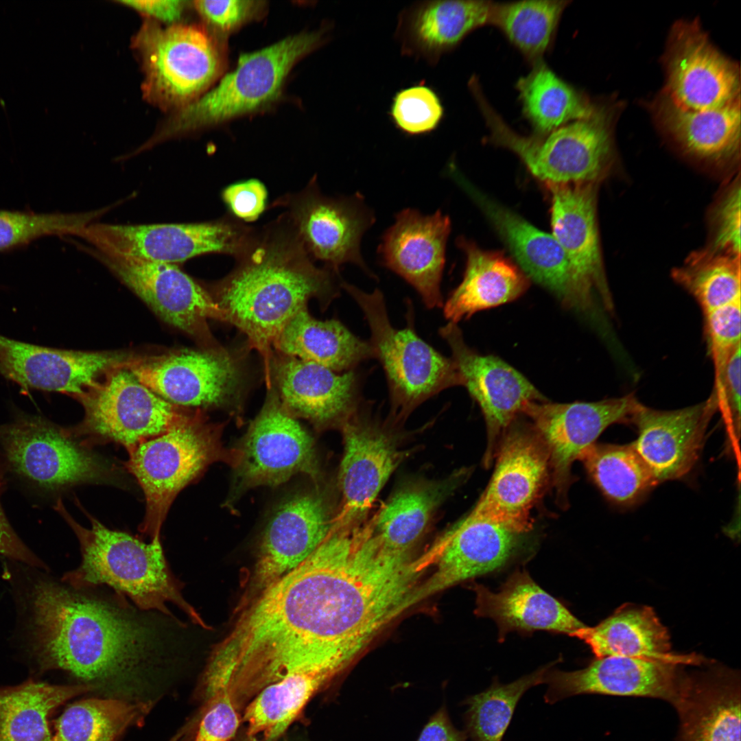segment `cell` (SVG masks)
Instances as JSON below:
<instances>
[{
    "mask_svg": "<svg viewBox=\"0 0 741 741\" xmlns=\"http://www.w3.org/2000/svg\"><path fill=\"white\" fill-rule=\"evenodd\" d=\"M194 741H230L240 722L239 709L228 692L215 695L207 704Z\"/></svg>",
    "mask_w": 741,
    "mask_h": 741,
    "instance_id": "obj_49",
    "label": "cell"
},
{
    "mask_svg": "<svg viewBox=\"0 0 741 741\" xmlns=\"http://www.w3.org/2000/svg\"><path fill=\"white\" fill-rule=\"evenodd\" d=\"M342 287L362 309L370 331V344L384 370L393 403L412 408L424 400L463 381L457 366L419 338L412 319L402 329L388 316L384 297L376 289L367 293L341 281Z\"/></svg>",
    "mask_w": 741,
    "mask_h": 741,
    "instance_id": "obj_8",
    "label": "cell"
},
{
    "mask_svg": "<svg viewBox=\"0 0 741 741\" xmlns=\"http://www.w3.org/2000/svg\"><path fill=\"white\" fill-rule=\"evenodd\" d=\"M457 244L464 252L466 267L443 307L449 322L456 324L477 311L512 302L528 289L529 279L503 254L483 250L462 237Z\"/></svg>",
    "mask_w": 741,
    "mask_h": 741,
    "instance_id": "obj_35",
    "label": "cell"
},
{
    "mask_svg": "<svg viewBox=\"0 0 741 741\" xmlns=\"http://www.w3.org/2000/svg\"><path fill=\"white\" fill-rule=\"evenodd\" d=\"M128 364L111 370L75 398L85 410L78 430L119 443L130 452L167 432L187 413L139 381Z\"/></svg>",
    "mask_w": 741,
    "mask_h": 741,
    "instance_id": "obj_15",
    "label": "cell"
},
{
    "mask_svg": "<svg viewBox=\"0 0 741 741\" xmlns=\"http://www.w3.org/2000/svg\"><path fill=\"white\" fill-rule=\"evenodd\" d=\"M5 462L0 457V497L5 485ZM0 554L31 565H41L10 524L0 501Z\"/></svg>",
    "mask_w": 741,
    "mask_h": 741,
    "instance_id": "obj_53",
    "label": "cell"
},
{
    "mask_svg": "<svg viewBox=\"0 0 741 741\" xmlns=\"http://www.w3.org/2000/svg\"><path fill=\"white\" fill-rule=\"evenodd\" d=\"M569 1L526 0L491 3L489 24L532 64L542 60L552 45Z\"/></svg>",
    "mask_w": 741,
    "mask_h": 741,
    "instance_id": "obj_41",
    "label": "cell"
},
{
    "mask_svg": "<svg viewBox=\"0 0 741 741\" xmlns=\"http://www.w3.org/2000/svg\"><path fill=\"white\" fill-rule=\"evenodd\" d=\"M322 40L321 32L299 33L241 56L233 71L207 93L179 109L145 146L148 149L270 104L281 94L294 65Z\"/></svg>",
    "mask_w": 741,
    "mask_h": 741,
    "instance_id": "obj_4",
    "label": "cell"
},
{
    "mask_svg": "<svg viewBox=\"0 0 741 741\" xmlns=\"http://www.w3.org/2000/svg\"><path fill=\"white\" fill-rule=\"evenodd\" d=\"M473 587L475 613L495 622L501 641L514 631L543 630L571 636L585 626L524 569L515 571L497 591L479 584Z\"/></svg>",
    "mask_w": 741,
    "mask_h": 741,
    "instance_id": "obj_32",
    "label": "cell"
},
{
    "mask_svg": "<svg viewBox=\"0 0 741 741\" xmlns=\"http://www.w3.org/2000/svg\"><path fill=\"white\" fill-rule=\"evenodd\" d=\"M137 357L119 351H82L27 343L0 335V373L20 386L73 397L111 370Z\"/></svg>",
    "mask_w": 741,
    "mask_h": 741,
    "instance_id": "obj_20",
    "label": "cell"
},
{
    "mask_svg": "<svg viewBox=\"0 0 741 741\" xmlns=\"http://www.w3.org/2000/svg\"><path fill=\"white\" fill-rule=\"evenodd\" d=\"M91 252L167 323L191 336L204 349L220 347L207 321H225L223 311L209 290L176 265Z\"/></svg>",
    "mask_w": 741,
    "mask_h": 741,
    "instance_id": "obj_16",
    "label": "cell"
},
{
    "mask_svg": "<svg viewBox=\"0 0 741 741\" xmlns=\"http://www.w3.org/2000/svg\"><path fill=\"white\" fill-rule=\"evenodd\" d=\"M221 198L228 213L243 222L257 220L267 209L268 191L258 179L250 178L226 186Z\"/></svg>",
    "mask_w": 741,
    "mask_h": 741,
    "instance_id": "obj_50",
    "label": "cell"
},
{
    "mask_svg": "<svg viewBox=\"0 0 741 741\" xmlns=\"http://www.w3.org/2000/svg\"><path fill=\"white\" fill-rule=\"evenodd\" d=\"M716 409L713 394L703 402L674 410L640 405L631 422L638 433L633 445L657 483L681 478L691 471Z\"/></svg>",
    "mask_w": 741,
    "mask_h": 741,
    "instance_id": "obj_26",
    "label": "cell"
},
{
    "mask_svg": "<svg viewBox=\"0 0 741 741\" xmlns=\"http://www.w3.org/2000/svg\"><path fill=\"white\" fill-rule=\"evenodd\" d=\"M552 200V235L565 252L589 296L613 310L601 255L597 223L596 183H546Z\"/></svg>",
    "mask_w": 741,
    "mask_h": 741,
    "instance_id": "obj_27",
    "label": "cell"
},
{
    "mask_svg": "<svg viewBox=\"0 0 741 741\" xmlns=\"http://www.w3.org/2000/svg\"><path fill=\"white\" fill-rule=\"evenodd\" d=\"M578 460L602 495L617 506L637 504L657 484L633 443H595Z\"/></svg>",
    "mask_w": 741,
    "mask_h": 741,
    "instance_id": "obj_40",
    "label": "cell"
},
{
    "mask_svg": "<svg viewBox=\"0 0 741 741\" xmlns=\"http://www.w3.org/2000/svg\"><path fill=\"white\" fill-rule=\"evenodd\" d=\"M740 675L714 668L692 672L673 706L679 716L674 741H740Z\"/></svg>",
    "mask_w": 741,
    "mask_h": 741,
    "instance_id": "obj_31",
    "label": "cell"
},
{
    "mask_svg": "<svg viewBox=\"0 0 741 741\" xmlns=\"http://www.w3.org/2000/svg\"><path fill=\"white\" fill-rule=\"evenodd\" d=\"M128 367L139 381L176 405L226 407L237 403L240 395L239 364L220 346L137 357Z\"/></svg>",
    "mask_w": 741,
    "mask_h": 741,
    "instance_id": "obj_17",
    "label": "cell"
},
{
    "mask_svg": "<svg viewBox=\"0 0 741 741\" xmlns=\"http://www.w3.org/2000/svg\"><path fill=\"white\" fill-rule=\"evenodd\" d=\"M470 395L480 405L487 430L484 464L489 467L502 435L521 414L526 405L546 398L513 366L493 355H482L464 341L457 324L449 322L439 329Z\"/></svg>",
    "mask_w": 741,
    "mask_h": 741,
    "instance_id": "obj_18",
    "label": "cell"
},
{
    "mask_svg": "<svg viewBox=\"0 0 741 741\" xmlns=\"http://www.w3.org/2000/svg\"><path fill=\"white\" fill-rule=\"evenodd\" d=\"M263 407L235 450L233 494L276 486L303 473L314 480L319 467L314 440L271 388Z\"/></svg>",
    "mask_w": 741,
    "mask_h": 741,
    "instance_id": "obj_11",
    "label": "cell"
},
{
    "mask_svg": "<svg viewBox=\"0 0 741 741\" xmlns=\"http://www.w3.org/2000/svg\"><path fill=\"white\" fill-rule=\"evenodd\" d=\"M741 346L730 357L725 367L720 390L715 396L717 408L722 413L733 443L740 438V353Z\"/></svg>",
    "mask_w": 741,
    "mask_h": 741,
    "instance_id": "obj_51",
    "label": "cell"
},
{
    "mask_svg": "<svg viewBox=\"0 0 741 741\" xmlns=\"http://www.w3.org/2000/svg\"><path fill=\"white\" fill-rule=\"evenodd\" d=\"M256 230L228 213L218 220L194 223L93 222L77 237L103 254L176 265L207 254L237 259L249 248Z\"/></svg>",
    "mask_w": 741,
    "mask_h": 741,
    "instance_id": "obj_7",
    "label": "cell"
},
{
    "mask_svg": "<svg viewBox=\"0 0 741 741\" xmlns=\"http://www.w3.org/2000/svg\"><path fill=\"white\" fill-rule=\"evenodd\" d=\"M239 741H259V740H257L255 736H248L247 735L246 737H244V738H242V740H240Z\"/></svg>",
    "mask_w": 741,
    "mask_h": 741,
    "instance_id": "obj_56",
    "label": "cell"
},
{
    "mask_svg": "<svg viewBox=\"0 0 741 741\" xmlns=\"http://www.w3.org/2000/svg\"><path fill=\"white\" fill-rule=\"evenodd\" d=\"M666 66V95L682 108L707 110L740 99L737 66L714 47L696 22L674 28Z\"/></svg>",
    "mask_w": 741,
    "mask_h": 741,
    "instance_id": "obj_21",
    "label": "cell"
},
{
    "mask_svg": "<svg viewBox=\"0 0 741 741\" xmlns=\"http://www.w3.org/2000/svg\"><path fill=\"white\" fill-rule=\"evenodd\" d=\"M271 207L285 209V215L312 260L323 261L337 272L341 265L351 263L375 277L361 255L360 243L375 218L361 194L326 196L314 176L301 191L279 198Z\"/></svg>",
    "mask_w": 741,
    "mask_h": 741,
    "instance_id": "obj_12",
    "label": "cell"
},
{
    "mask_svg": "<svg viewBox=\"0 0 741 741\" xmlns=\"http://www.w3.org/2000/svg\"><path fill=\"white\" fill-rule=\"evenodd\" d=\"M527 534L469 513L452 526L433 552L434 574L413 593L410 607L438 591L504 565Z\"/></svg>",
    "mask_w": 741,
    "mask_h": 741,
    "instance_id": "obj_23",
    "label": "cell"
},
{
    "mask_svg": "<svg viewBox=\"0 0 741 741\" xmlns=\"http://www.w3.org/2000/svg\"><path fill=\"white\" fill-rule=\"evenodd\" d=\"M182 736H183V733L180 732V733H178V734L176 735L175 736H174L169 741H180V739L182 737Z\"/></svg>",
    "mask_w": 741,
    "mask_h": 741,
    "instance_id": "obj_57",
    "label": "cell"
},
{
    "mask_svg": "<svg viewBox=\"0 0 741 741\" xmlns=\"http://www.w3.org/2000/svg\"><path fill=\"white\" fill-rule=\"evenodd\" d=\"M134 44L144 71V95L163 109H180L197 99L221 71L215 43L197 27L147 21Z\"/></svg>",
    "mask_w": 741,
    "mask_h": 741,
    "instance_id": "obj_9",
    "label": "cell"
},
{
    "mask_svg": "<svg viewBox=\"0 0 741 741\" xmlns=\"http://www.w3.org/2000/svg\"><path fill=\"white\" fill-rule=\"evenodd\" d=\"M642 403L628 395L593 402L528 403L521 412L544 441L550 458V482L556 501L567 508L575 460L595 443L609 426L631 423Z\"/></svg>",
    "mask_w": 741,
    "mask_h": 741,
    "instance_id": "obj_13",
    "label": "cell"
},
{
    "mask_svg": "<svg viewBox=\"0 0 741 741\" xmlns=\"http://www.w3.org/2000/svg\"><path fill=\"white\" fill-rule=\"evenodd\" d=\"M91 689L89 685L28 681L0 690V741H52L48 723L50 712Z\"/></svg>",
    "mask_w": 741,
    "mask_h": 741,
    "instance_id": "obj_39",
    "label": "cell"
},
{
    "mask_svg": "<svg viewBox=\"0 0 741 741\" xmlns=\"http://www.w3.org/2000/svg\"><path fill=\"white\" fill-rule=\"evenodd\" d=\"M673 279L697 301L703 314L741 301L740 256L692 252L672 272Z\"/></svg>",
    "mask_w": 741,
    "mask_h": 741,
    "instance_id": "obj_42",
    "label": "cell"
},
{
    "mask_svg": "<svg viewBox=\"0 0 741 741\" xmlns=\"http://www.w3.org/2000/svg\"><path fill=\"white\" fill-rule=\"evenodd\" d=\"M741 301L703 314V331L714 368V392L721 389L725 367L741 346Z\"/></svg>",
    "mask_w": 741,
    "mask_h": 741,
    "instance_id": "obj_47",
    "label": "cell"
},
{
    "mask_svg": "<svg viewBox=\"0 0 741 741\" xmlns=\"http://www.w3.org/2000/svg\"><path fill=\"white\" fill-rule=\"evenodd\" d=\"M388 114L397 128L414 136L435 130L444 118L445 108L434 89L421 82L398 91Z\"/></svg>",
    "mask_w": 741,
    "mask_h": 741,
    "instance_id": "obj_46",
    "label": "cell"
},
{
    "mask_svg": "<svg viewBox=\"0 0 741 741\" xmlns=\"http://www.w3.org/2000/svg\"><path fill=\"white\" fill-rule=\"evenodd\" d=\"M458 180L493 223L528 279L552 292L567 308L583 312L593 308L594 301L552 234L491 200L464 179Z\"/></svg>",
    "mask_w": 741,
    "mask_h": 741,
    "instance_id": "obj_22",
    "label": "cell"
},
{
    "mask_svg": "<svg viewBox=\"0 0 741 741\" xmlns=\"http://www.w3.org/2000/svg\"><path fill=\"white\" fill-rule=\"evenodd\" d=\"M270 370L282 405L295 418L320 427L338 421L353 408L359 390L353 370L340 374L279 353L272 356Z\"/></svg>",
    "mask_w": 741,
    "mask_h": 741,
    "instance_id": "obj_28",
    "label": "cell"
},
{
    "mask_svg": "<svg viewBox=\"0 0 741 741\" xmlns=\"http://www.w3.org/2000/svg\"><path fill=\"white\" fill-rule=\"evenodd\" d=\"M343 436L338 477L342 507L335 524L351 526L366 514L402 454L382 431L360 419L344 423Z\"/></svg>",
    "mask_w": 741,
    "mask_h": 741,
    "instance_id": "obj_29",
    "label": "cell"
},
{
    "mask_svg": "<svg viewBox=\"0 0 741 741\" xmlns=\"http://www.w3.org/2000/svg\"><path fill=\"white\" fill-rule=\"evenodd\" d=\"M0 443L12 469L47 491L109 478L104 461L75 440L66 429L40 416H22L1 425Z\"/></svg>",
    "mask_w": 741,
    "mask_h": 741,
    "instance_id": "obj_14",
    "label": "cell"
},
{
    "mask_svg": "<svg viewBox=\"0 0 741 741\" xmlns=\"http://www.w3.org/2000/svg\"><path fill=\"white\" fill-rule=\"evenodd\" d=\"M467 738L466 731L454 727L443 707L430 719L417 741H466Z\"/></svg>",
    "mask_w": 741,
    "mask_h": 741,
    "instance_id": "obj_55",
    "label": "cell"
},
{
    "mask_svg": "<svg viewBox=\"0 0 741 741\" xmlns=\"http://www.w3.org/2000/svg\"><path fill=\"white\" fill-rule=\"evenodd\" d=\"M237 265L209 291L225 321L244 333L261 355L272 387L273 343L289 320L311 298L326 307L338 294L336 272L318 268L283 213L261 229Z\"/></svg>",
    "mask_w": 741,
    "mask_h": 741,
    "instance_id": "obj_2",
    "label": "cell"
},
{
    "mask_svg": "<svg viewBox=\"0 0 741 741\" xmlns=\"http://www.w3.org/2000/svg\"><path fill=\"white\" fill-rule=\"evenodd\" d=\"M272 346L279 353L337 373L353 370L360 362L375 357L370 342L360 339L337 320L315 319L307 306L289 320Z\"/></svg>",
    "mask_w": 741,
    "mask_h": 741,
    "instance_id": "obj_36",
    "label": "cell"
},
{
    "mask_svg": "<svg viewBox=\"0 0 741 741\" xmlns=\"http://www.w3.org/2000/svg\"><path fill=\"white\" fill-rule=\"evenodd\" d=\"M495 457L491 479L469 514L528 534L531 510L550 480L547 447L519 415L502 435Z\"/></svg>",
    "mask_w": 741,
    "mask_h": 741,
    "instance_id": "obj_10",
    "label": "cell"
},
{
    "mask_svg": "<svg viewBox=\"0 0 741 741\" xmlns=\"http://www.w3.org/2000/svg\"><path fill=\"white\" fill-rule=\"evenodd\" d=\"M596 658L617 656L661 659L685 665H699L697 655H681L671 651L670 636L653 609L648 606L624 604L598 625L585 626L575 631Z\"/></svg>",
    "mask_w": 741,
    "mask_h": 741,
    "instance_id": "obj_33",
    "label": "cell"
},
{
    "mask_svg": "<svg viewBox=\"0 0 741 741\" xmlns=\"http://www.w3.org/2000/svg\"><path fill=\"white\" fill-rule=\"evenodd\" d=\"M657 104L661 124L687 155L716 167L735 163L740 142V99L707 110L682 108L667 95Z\"/></svg>",
    "mask_w": 741,
    "mask_h": 741,
    "instance_id": "obj_34",
    "label": "cell"
},
{
    "mask_svg": "<svg viewBox=\"0 0 741 741\" xmlns=\"http://www.w3.org/2000/svg\"><path fill=\"white\" fill-rule=\"evenodd\" d=\"M552 666L550 663L508 684L494 680L486 690L467 698V734L473 741H502L522 696L544 683Z\"/></svg>",
    "mask_w": 741,
    "mask_h": 741,
    "instance_id": "obj_44",
    "label": "cell"
},
{
    "mask_svg": "<svg viewBox=\"0 0 741 741\" xmlns=\"http://www.w3.org/2000/svg\"><path fill=\"white\" fill-rule=\"evenodd\" d=\"M492 1H418L403 10L395 32L402 54L436 64L473 30L489 24Z\"/></svg>",
    "mask_w": 741,
    "mask_h": 741,
    "instance_id": "obj_30",
    "label": "cell"
},
{
    "mask_svg": "<svg viewBox=\"0 0 741 741\" xmlns=\"http://www.w3.org/2000/svg\"><path fill=\"white\" fill-rule=\"evenodd\" d=\"M740 193L738 172L722 188L709 211V242L705 248L740 256Z\"/></svg>",
    "mask_w": 741,
    "mask_h": 741,
    "instance_id": "obj_48",
    "label": "cell"
},
{
    "mask_svg": "<svg viewBox=\"0 0 741 741\" xmlns=\"http://www.w3.org/2000/svg\"><path fill=\"white\" fill-rule=\"evenodd\" d=\"M254 1H196L197 11L209 24L231 31L251 19L260 5Z\"/></svg>",
    "mask_w": 741,
    "mask_h": 741,
    "instance_id": "obj_52",
    "label": "cell"
},
{
    "mask_svg": "<svg viewBox=\"0 0 741 741\" xmlns=\"http://www.w3.org/2000/svg\"><path fill=\"white\" fill-rule=\"evenodd\" d=\"M130 455L128 467L146 501L141 529L151 541H161L162 524L180 491L211 463L229 457L222 449L220 428L198 413L187 414L165 433L139 444Z\"/></svg>",
    "mask_w": 741,
    "mask_h": 741,
    "instance_id": "obj_6",
    "label": "cell"
},
{
    "mask_svg": "<svg viewBox=\"0 0 741 741\" xmlns=\"http://www.w3.org/2000/svg\"><path fill=\"white\" fill-rule=\"evenodd\" d=\"M469 472L460 470L442 481L411 484L397 492L370 524L381 545L392 553L408 554L434 513Z\"/></svg>",
    "mask_w": 741,
    "mask_h": 741,
    "instance_id": "obj_37",
    "label": "cell"
},
{
    "mask_svg": "<svg viewBox=\"0 0 741 741\" xmlns=\"http://www.w3.org/2000/svg\"><path fill=\"white\" fill-rule=\"evenodd\" d=\"M685 664L661 659L610 656L571 672H547L544 700L554 704L579 694L651 698L677 703L690 673Z\"/></svg>",
    "mask_w": 741,
    "mask_h": 741,
    "instance_id": "obj_19",
    "label": "cell"
},
{
    "mask_svg": "<svg viewBox=\"0 0 741 741\" xmlns=\"http://www.w3.org/2000/svg\"><path fill=\"white\" fill-rule=\"evenodd\" d=\"M524 115L535 135H545L570 122L585 119L598 107L558 76L543 60L517 82Z\"/></svg>",
    "mask_w": 741,
    "mask_h": 741,
    "instance_id": "obj_38",
    "label": "cell"
},
{
    "mask_svg": "<svg viewBox=\"0 0 741 741\" xmlns=\"http://www.w3.org/2000/svg\"><path fill=\"white\" fill-rule=\"evenodd\" d=\"M157 20L175 24L183 13L185 1L179 0H137L119 1Z\"/></svg>",
    "mask_w": 741,
    "mask_h": 741,
    "instance_id": "obj_54",
    "label": "cell"
},
{
    "mask_svg": "<svg viewBox=\"0 0 741 741\" xmlns=\"http://www.w3.org/2000/svg\"><path fill=\"white\" fill-rule=\"evenodd\" d=\"M450 231V219L440 210L425 215L405 209L378 248L381 263L413 286L430 309L443 305L440 282Z\"/></svg>",
    "mask_w": 741,
    "mask_h": 741,
    "instance_id": "obj_25",
    "label": "cell"
},
{
    "mask_svg": "<svg viewBox=\"0 0 741 741\" xmlns=\"http://www.w3.org/2000/svg\"><path fill=\"white\" fill-rule=\"evenodd\" d=\"M334 523L324 498L313 491L281 502L261 537L253 589L261 592L301 565L327 538Z\"/></svg>",
    "mask_w": 741,
    "mask_h": 741,
    "instance_id": "obj_24",
    "label": "cell"
},
{
    "mask_svg": "<svg viewBox=\"0 0 741 741\" xmlns=\"http://www.w3.org/2000/svg\"><path fill=\"white\" fill-rule=\"evenodd\" d=\"M34 652L45 669H60L84 681L133 677L170 652V636L113 599L51 581L32 591Z\"/></svg>",
    "mask_w": 741,
    "mask_h": 741,
    "instance_id": "obj_1",
    "label": "cell"
},
{
    "mask_svg": "<svg viewBox=\"0 0 741 741\" xmlns=\"http://www.w3.org/2000/svg\"><path fill=\"white\" fill-rule=\"evenodd\" d=\"M76 534L82 561L62 580L75 589L106 585L116 595L129 598L143 612L156 611L176 618L167 607L171 603L194 622L202 620L182 594V584L172 573L161 541L146 543L124 532L108 529L89 516L91 526H82L70 515L62 501L54 507Z\"/></svg>",
    "mask_w": 741,
    "mask_h": 741,
    "instance_id": "obj_3",
    "label": "cell"
},
{
    "mask_svg": "<svg viewBox=\"0 0 741 741\" xmlns=\"http://www.w3.org/2000/svg\"><path fill=\"white\" fill-rule=\"evenodd\" d=\"M471 93L489 130L488 141L515 154L535 177L546 183H596L614 163L608 121L598 108L591 117L543 135L515 132L490 104L480 86Z\"/></svg>",
    "mask_w": 741,
    "mask_h": 741,
    "instance_id": "obj_5",
    "label": "cell"
},
{
    "mask_svg": "<svg viewBox=\"0 0 741 741\" xmlns=\"http://www.w3.org/2000/svg\"><path fill=\"white\" fill-rule=\"evenodd\" d=\"M106 209L82 213H35L0 209V250L49 235H73Z\"/></svg>",
    "mask_w": 741,
    "mask_h": 741,
    "instance_id": "obj_45",
    "label": "cell"
},
{
    "mask_svg": "<svg viewBox=\"0 0 741 741\" xmlns=\"http://www.w3.org/2000/svg\"><path fill=\"white\" fill-rule=\"evenodd\" d=\"M145 708L117 699L78 701L56 720L52 741H114L143 716Z\"/></svg>",
    "mask_w": 741,
    "mask_h": 741,
    "instance_id": "obj_43",
    "label": "cell"
}]
</instances>
